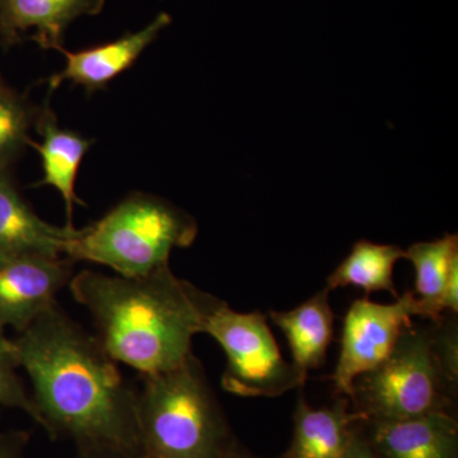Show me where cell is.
<instances>
[{
	"mask_svg": "<svg viewBox=\"0 0 458 458\" xmlns=\"http://www.w3.org/2000/svg\"><path fill=\"white\" fill-rule=\"evenodd\" d=\"M18 369L20 364L13 340L9 339L5 328L0 327V408L20 410L40 426V417L31 394L18 375Z\"/></svg>",
	"mask_w": 458,
	"mask_h": 458,
	"instance_id": "19",
	"label": "cell"
},
{
	"mask_svg": "<svg viewBox=\"0 0 458 458\" xmlns=\"http://www.w3.org/2000/svg\"><path fill=\"white\" fill-rule=\"evenodd\" d=\"M75 458H143L140 454L110 447L78 448Z\"/></svg>",
	"mask_w": 458,
	"mask_h": 458,
	"instance_id": "22",
	"label": "cell"
},
{
	"mask_svg": "<svg viewBox=\"0 0 458 458\" xmlns=\"http://www.w3.org/2000/svg\"><path fill=\"white\" fill-rule=\"evenodd\" d=\"M68 286L92 316L105 351L143 376L167 372L188 360L214 300L177 278L170 265L137 278L83 270Z\"/></svg>",
	"mask_w": 458,
	"mask_h": 458,
	"instance_id": "2",
	"label": "cell"
},
{
	"mask_svg": "<svg viewBox=\"0 0 458 458\" xmlns=\"http://www.w3.org/2000/svg\"><path fill=\"white\" fill-rule=\"evenodd\" d=\"M74 264L65 256L0 259V327L26 330L57 302L73 278Z\"/></svg>",
	"mask_w": 458,
	"mask_h": 458,
	"instance_id": "8",
	"label": "cell"
},
{
	"mask_svg": "<svg viewBox=\"0 0 458 458\" xmlns=\"http://www.w3.org/2000/svg\"><path fill=\"white\" fill-rule=\"evenodd\" d=\"M29 433L7 430L0 433V458H26Z\"/></svg>",
	"mask_w": 458,
	"mask_h": 458,
	"instance_id": "20",
	"label": "cell"
},
{
	"mask_svg": "<svg viewBox=\"0 0 458 458\" xmlns=\"http://www.w3.org/2000/svg\"><path fill=\"white\" fill-rule=\"evenodd\" d=\"M452 386L434 351L433 327L411 324L387 360L357 378L349 400L366 420H408L451 412Z\"/></svg>",
	"mask_w": 458,
	"mask_h": 458,
	"instance_id": "5",
	"label": "cell"
},
{
	"mask_svg": "<svg viewBox=\"0 0 458 458\" xmlns=\"http://www.w3.org/2000/svg\"><path fill=\"white\" fill-rule=\"evenodd\" d=\"M401 259H405V251L399 246L360 240L352 246L351 254L328 276L327 288L334 291L355 286L367 294L385 291L397 300L400 295L394 285V270Z\"/></svg>",
	"mask_w": 458,
	"mask_h": 458,
	"instance_id": "17",
	"label": "cell"
},
{
	"mask_svg": "<svg viewBox=\"0 0 458 458\" xmlns=\"http://www.w3.org/2000/svg\"><path fill=\"white\" fill-rule=\"evenodd\" d=\"M379 458H458V424L452 412L408 420L363 421Z\"/></svg>",
	"mask_w": 458,
	"mask_h": 458,
	"instance_id": "10",
	"label": "cell"
},
{
	"mask_svg": "<svg viewBox=\"0 0 458 458\" xmlns=\"http://www.w3.org/2000/svg\"><path fill=\"white\" fill-rule=\"evenodd\" d=\"M143 458H221L237 441L200 360L143 376L137 390Z\"/></svg>",
	"mask_w": 458,
	"mask_h": 458,
	"instance_id": "3",
	"label": "cell"
},
{
	"mask_svg": "<svg viewBox=\"0 0 458 458\" xmlns=\"http://www.w3.org/2000/svg\"><path fill=\"white\" fill-rule=\"evenodd\" d=\"M405 259L414 265L415 297L421 318L432 324L441 321V301L454 265L458 264V236L445 234L430 242H418L405 251Z\"/></svg>",
	"mask_w": 458,
	"mask_h": 458,
	"instance_id": "16",
	"label": "cell"
},
{
	"mask_svg": "<svg viewBox=\"0 0 458 458\" xmlns=\"http://www.w3.org/2000/svg\"><path fill=\"white\" fill-rule=\"evenodd\" d=\"M221 458H256L250 454L249 451L246 450L245 447L241 445V443L236 441L231 447L225 451V454H223Z\"/></svg>",
	"mask_w": 458,
	"mask_h": 458,
	"instance_id": "23",
	"label": "cell"
},
{
	"mask_svg": "<svg viewBox=\"0 0 458 458\" xmlns=\"http://www.w3.org/2000/svg\"><path fill=\"white\" fill-rule=\"evenodd\" d=\"M293 419V439L282 458H343L358 427L366 420L352 409L348 397L340 396L333 405L315 409L302 393Z\"/></svg>",
	"mask_w": 458,
	"mask_h": 458,
	"instance_id": "14",
	"label": "cell"
},
{
	"mask_svg": "<svg viewBox=\"0 0 458 458\" xmlns=\"http://www.w3.org/2000/svg\"><path fill=\"white\" fill-rule=\"evenodd\" d=\"M201 334L212 336L225 354L223 390L242 397H278L303 387L306 378L279 351L267 318L234 311L214 297Z\"/></svg>",
	"mask_w": 458,
	"mask_h": 458,
	"instance_id": "6",
	"label": "cell"
},
{
	"mask_svg": "<svg viewBox=\"0 0 458 458\" xmlns=\"http://www.w3.org/2000/svg\"><path fill=\"white\" fill-rule=\"evenodd\" d=\"M20 369L32 386L40 427L75 447L140 454L137 390L98 337L54 304L14 337Z\"/></svg>",
	"mask_w": 458,
	"mask_h": 458,
	"instance_id": "1",
	"label": "cell"
},
{
	"mask_svg": "<svg viewBox=\"0 0 458 458\" xmlns=\"http://www.w3.org/2000/svg\"><path fill=\"white\" fill-rule=\"evenodd\" d=\"M33 125L40 134L41 141L35 143L29 140L27 146L35 148L40 156L44 171V177L35 186H51L62 195L68 218L66 225L74 227V208L83 205L75 192L78 171L95 140L80 132L63 129L50 107L49 99L36 110Z\"/></svg>",
	"mask_w": 458,
	"mask_h": 458,
	"instance_id": "13",
	"label": "cell"
},
{
	"mask_svg": "<svg viewBox=\"0 0 458 458\" xmlns=\"http://www.w3.org/2000/svg\"><path fill=\"white\" fill-rule=\"evenodd\" d=\"M106 0H0V38L5 45L25 40L44 50L62 49L64 32L82 16L101 13Z\"/></svg>",
	"mask_w": 458,
	"mask_h": 458,
	"instance_id": "12",
	"label": "cell"
},
{
	"mask_svg": "<svg viewBox=\"0 0 458 458\" xmlns=\"http://www.w3.org/2000/svg\"><path fill=\"white\" fill-rule=\"evenodd\" d=\"M414 316L421 318V312L412 292L390 304L369 298L354 301L344 318L342 348L333 375L335 394L351 399L357 378L387 360Z\"/></svg>",
	"mask_w": 458,
	"mask_h": 458,
	"instance_id": "7",
	"label": "cell"
},
{
	"mask_svg": "<svg viewBox=\"0 0 458 458\" xmlns=\"http://www.w3.org/2000/svg\"><path fill=\"white\" fill-rule=\"evenodd\" d=\"M343 458H379L372 445H369L366 434H364L363 423L358 427L354 438H352L351 445H349L348 451Z\"/></svg>",
	"mask_w": 458,
	"mask_h": 458,
	"instance_id": "21",
	"label": "cell"
},
{
	"mask_svg": "<svg viewBox=\"0 0 458 458\" xmlns=\"http://www.w3.org/2000/svg\"><path fill=\"white\" fill-rule=\"evenodd\" d=\"M197 236V221L190 214L155 195L134 192L80 229L65 256L137 278L170 265L172 251L191 246Z\"/></svg>",
	"mask_w": 458,
	"mask_h": 458,
	"instance_id": "4",
	"label": "cell"
},
{
	"mask_svg": "<svg viewBox=\"0 0 458 458\" xmlns=\"http://www.w3.org/2000/svg\"><path fill=\"white\" fill-rule=\"evenodd\" d=\"M171 21L170 14L164 12L140 31L125 33L106 44L81 51H68L62 47L59 53L65 57V66L59 73L47 78L50 93L64 82L83 87L89 93L106 89L114 78L135 64L159 33L171 25Z\"/></svg>",
	"mask_w": 458,
	"mask_h": 458,
	"instance_id": "9",
	"label": "cell"
},
{
	"mask_svg": "<svg viewBox=\"0 0 458 458\" xmlns=\"http://www.w3.org/2000/svg\"><path fill=\"white\" fill-rule=\"evenodd\" d=\"M35 116L22 98L0 86V172L27 146Z\"/></svg>",
	"mask_w": 458,
	"mask_h": 458,
	"instance_id": "18",
	"label": "cell"
},
{
	"mask_svg": "<svg viewBox=\"0 0 458 458\" xmlns=\"http://www.w3.org/2000/svg\"><path fill=\"white\" fill-rule=\"evenodd\" d=\"M0 86H2V82H0Z\"/></svg>",
	"mask_w": 458,
	"mask_h": 458,
	"instance_id": "24",
	"label": "cell"
},
{
	"mask_svg": "<svg viewBox=\"0 0 458 458\" xmlns=\"http://www.w3.org/2000/svg\"><path fill=\"white\" fill-rule=\"evenodd\" d=\"M330 289L325 286L306 302L291 311H271L270 318L284 334L295 369L307 379L311 369H319L327 360L334 336V312Z\"/></svg>",
	"mask_w": 458,
	"mask_h": 458,
	"instance_id": "15",
	"label": "cell"
},
{
	"mask_svg": "<svg viewBox=\"0 0 458 458\" xmlns=\"http://www.w3.org/2000/svg\"><path fill=\"white\" fill-rule=\"evenodd\" d=\"M78 233L80 229L57 227L41 219L4 171L0 172V259L63 258Z\"/></svg>",
	"mask_w": 458,
	"mask_h": 458,
	"instance_id": "11",
	"label": "cell"
}]
</instances>
